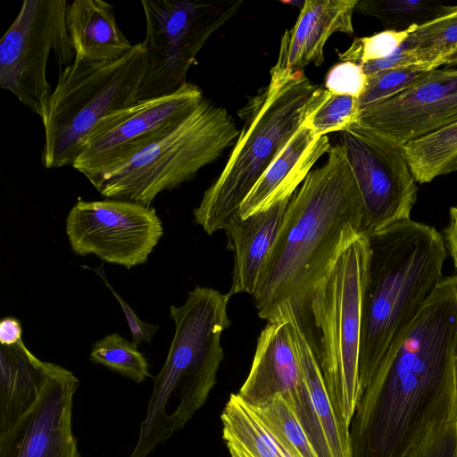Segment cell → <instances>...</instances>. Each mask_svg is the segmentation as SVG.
Listing matches in <instances>:
<instances>
[{"label": "cell", "mask_w": 457, "mask_h": 457, "mask_svg": "<svg viewBox=\"0 0 457 457\" xmlns=\"http://www.w3.org/2000/svg\"><path fill=\"white\" fill-rule=\"evenodd\" d=\"M66 24L77 60L110 62L134 45L119 28L114 6L103 0H75L68 4Z\"/></svg>", "instance_id": "20"}, {"label": "cell", "mask_w": 457, "mask_h": 457, "mask_svg": "<svg viewBox=\"0 0 457 457\" xmlns=\"http://www.w3.org/2000/svg\"><path fill=\"white\" fill-rule=\"evenodd\" d=\"M250 405L282 395L320 457H329L303 378L287 320H269L262 330L249 374L237 392Z\"/></svg>", "instance_id": "14"}, {"label": "cell", "mask_w": 457, "mask_h": 457, "mask_svg": "<svg viewBox=\"0 0 457 457\" xmlns=\"http://www.w3.org/2000/svg\"><path fill=\"white\" fill-rule=\"evenodd\" d=\"M340 139L362 199L361 233L370 237L411 219L418 187L403 145L361 120Z\"/></svg>", "instance_id": "11"}, {"label": "cell", "mask_w": 457, "mask_h": 457, "mask_svg": "<svg viewBox=\"0 0 457 457\" xmlns=\"http://www.w3.org/2000/svg\"><path fill=\"white\" fill-rule=\"evenodd\" d=\"M280 317L286 318L289 323L303 378L329 457H352L350 433L334 410L312 339L290 307L283 308L276 319Z\"/></svg>", "instance_id": "22"}, {"label": "cell", "mask_w": 457, "mask_h": 457, "mask_svg": "<svg viewBox=\"0 0 457 457\" xmlns=\"http://www.w3.org/2000/svg\"><path fill=\"white\" fill-rule=\"evenodd\" d=\"M239 135L228 111L204 97L121 165L88 179L105 199L151 206L161 192L192 179Z\"/></svg>", "instance_id": "6"}, {"label": "cell", "mask_w": 457, "mask_h": 457, "mask_svg": "<svg viewBox=\"0 0 457 457\" xmlns=\"http://www.w3.org/2000/svg\"><path fill=\"white\" fill-rule=\"evenodd\" d=\"M450 220L444 229V242L446 251L451 255L454 267L457 269V206L449 210Z\"/></svg>", "instance_id": "34"}, {"label": "cell", "mask_w": 457, "mask_h": 457, "mask_svg": "<svg viewBox=\"0 0 457 457\" xmlns=\"http://www.w3.org/2000/svg\"><path fill=\"white\" fill-rule=\"evenodd\" d=\"M359 120L402 145L457 121V68L429 71L395 96L361 112Z\"/></svg>", "instance_id": "16"}, {"label": "cell", "mask_w": 457, "mask_h": 457, "mask_svg": "<svg viewBox=\"0 0 457 457\" xmlns=\"http://www.w3.org/2000/svg\"><path fill=\"white\" fill-rule=\"evenodd\" d=\"M66 0H25L0 41V87L42 118L53 93L46 65L52 52L58 64L72 63L66 24Z\"/></svg>", "instance_id": "10"}, {"label": "cell", "mask_w": 457, "mask_h": 457, "mask_svg": "<svg viewBox=\"0 0 457 457\" xmlns=\"http://www.w3.org/2000/svg\"><path fill=\"white\" fill-rule=\"evenodd\" d=\"M367 82L368 76L360 64L342 61L327 73L325 88L336 94L359 99L366 89Z\"/></svg>", "instance_id": "32"}, {"label": "cell", "mask_w": 457, "mask_h": 457, "mask_svg": "<svg viewBox=\"0 0 457 457\" xmlns=\"http://www.w3.org/2000/svg\"><path fill=\"white\" fill-rule=\"evenodd\" d=\"M55 363L37 359L22 339L0 348V435L38 399Z\"/></svg>", "instance_id": "21"}, {"label": "cell", "mask_w": 457, "mask_h": 457, "mask_svg": "<svg viewBox=\"0 0 457 457\" xmlns=\"http://www.w3.org/2000/svg\"><path fill=\"white\" fill-rule=\"evenodd\" d=\"M369 237L370 261L359 358L360 395L387 350L443 277L447 251L432 226L411 219Z\"/></svg>", "instance_id": "3"}, {"label": "cell", "mask_w": 457, "mask_h": 457, "mask_svg": "<svg viewBox=\"0 0 457 457\" xmlns=\"http://www.w3.org/2000/svg\"><path fill=\"white\" fill-rule=\"evenodd\" d=\"M90 361L137 383L150 377L147 360L137 346L117 333L107 335L92 345Z\"/></svg>", "instance_id": "29"}, {"label": "cell", "mask_w": 457, "mask_h": 457, "mask_svg": "<svg viewBox=\"0 0 457 457\" xmlns=\"http://www.w3.org/2000/svg\"><path fill=\"white\" fill-rule=\"evenodd\" d=\"M403 151L417 182H431L457 170V121L403 145Z\"/></svg>", "instance_id": "24"}, {"label": "cell", "mask_w": 457, "mask_h": 457, "mask_svg": "<svg viewBox=\"0 0 457 457\" xmlns=\"http://www.w3.org/2000/svg\"><path fill=\"white\" fill-rule=\"evenodd\" d=\"M249 406L290 457H320L282 395H276L261 403Z\"/></svg>", "instance_id": "25"}, {"label": "cell", "mask_w": 457, "mask_h": 457, "mask_svg": "<svg viewBox=\"0 0 457 457\" xmlns=\"http://www.w3.org/2000/svg\"><path fill=\"white\" fill-rule=\"evenodd\" d=\"M204 97L197 86L187 82L170 95L137 100L111 112L87 134L72 167L90 179L121 165Z\"/></svg>", "instance_id": "12"}, {"label": "cell", "mask_w": 457, "mask_h": 457, "mask_svg": "<svg viewBox=\"0 0 457 457\" xmlns=\"http://www.w3.org/2000/svg\"><path fill=\"white\" fill-rule=\"evenodd\" d=\"M229 298L228 294L198 286L187 293L182 306H170L174 337L162 370L153 377L145 418L129 457H148L206 402L224 359L220 337L230 325Z\"/></svg>", "instance_id": "4"}, {"label": "cell", "mask_w": 457, "mask_h": 457, "mask_svg": "<svg viewBox=\"0 0 457 457\" xmlns=\"http://www.w3.org/2000/svg\"><path fill=\"white\" fill-rule=\"evenodd\" d=\"M358 98L317 87L314 91L302 125L320 136L344 131L359 120Z\"/></svg>", "instance_id": "28"}, {"label": "cell", "mask_w": 457, "mask_h": 457, "mask_svg": "<svg viewBox=\"0 0 457 457\" xmlns=\"http://www.w3.org/2000/svg\"><path fill=\"white\" fill-rule=\"evenodd\" d=\"M220 420L222 437L229 454L243 457H290L237 393L230 395Z\"/></svg>", "instance_id": "23"}, {"label": "cell", "mask_w": 457, "mask_h": 457, "mask_svg": "<svg viewBox=\"0 0 457 457\" xmlns=\"http://www.w3.org/2000/svg\"><path fill=\"white\" fill-rule=\"evenodd\" d=\"M230 457H243V456H240V455H238V454L231 453V454H230Z\"/></svg>", "instance_id": "37"}, {"label": "cell", "mask_w": 457, "mask_h": 457, "mask_svg": "<svg viewBox=\"0 0 457 457\" xmlns=\"http://www.w3.org/2000/svg\"><path fill=\"white\" fill-rule=\"evenodd\" d=\"M79 384L56 364L34 405L0 435V457H81L72 431Z\"/></svg>", "instance_id": "15"}, {"label": "cell", "mask_w": 457, "mask_h": 457, "mask_svg": "<svg viewBox=\"0 0 457 457\" xmlns=\"http://www.w3.org/2000/svg\"><path fill=\"white\" fill-rule=\"evenodd\" d=\"M370 261L369 237L358 234L341 249L315 288L309 314L319 330L316 355L342 425L349 431L360 397L359 358Z\"/></svg>", "instance_id": "7"}, {"label": "cell", "mask_w": 457, "mask_h": 457, "mask_svg": "<svg viewBox=\"0 0 457 457\" xmlns=\"http://www.w3.org/2000/svg\"><path fill=\"white\" fill-rule=\"evenodd\" d=\"M290 198L245 219L236 213L225 226L228 249L234 253L232 283L227 293L230 297L241 293L254 294Z\"/></svg>", "instance_id": "19"}, {"label": "cell", "mask_w": 457, "mask_h": 457, "mask_svg": "<svg viewBox=\"0 0 457 457\" xmlns=\"http://www.w3.org/2000/svg\"><path fill=\"white\" fill-rule=\"evenodd\" d=\"M22 328L20 321L13 317H4L0 322L1 345H13L21 340Z\"/></svg>", "instance_id": "35"}, {"label": "cell", "mask_w": 457, "mask_h": 457, "mask_svg": "<svg viewBox=\"0 0 457 457\" xmlns=\"http://www.w3.org/2000/svg\"><path fill=\"white\" fill-rule=\"evenodd\" d=\"M363 204L344 148L332 145L326 162L292 195L281 228L253 295L260 318L275 320L290 307L304 323L312 295L332 262L361 233Z\"/></svg>", "instance_id": "2"}, {"label": "cell", "mask_w": 457, "mask_h": 457, "mask_svg": "<svg viewBox=\"0 0 457 457\" xmlns=\"http://www.w3.org/2000/svg\"><path fill=\"white\" fill-rule=\"evenodd\" d=\"M445 67H455L457 66V54L451 56L445 62Z\"/></svg>", "instance_id": "36"}, {"label": "cell", "mask_w": 457, "mask_h": 457, "mask_svg": "<svg viewBox=\"0 0 457 457\" xmlns=\"http://www.w3.org/2000/svg\"><path fill=\"white\" fill-rule=\"evenodd\" d=\"M331 146L327 135H317L302 125L246 195L238 216L245 219L290 198Z\"/></svg>", "instance_id": "18"}, {"label": "cell", "mask_w": 457, "mask_h": 457, "mask_svg": "<svg viewBox=\"0 0 457 457\" xmlns=\"http://www.w3.org/2000/svg\"><path fill=\"white\" fill-rule=\"evenodd\" d=\"M457 5L428 0H359L355 12L377 18L385 30L403 31L445 15Z\"/></svg>", "instance_id": "26"}, {"label": "cell", "mask_w": 457, "mask_h": 457, "mask_svg": "<svg viewBox=\"0 0 457 457\" xmlns=\"http://www.w3.org/2000/svg\"><path fill=\"white\" fill-rule=\"evenodd\" d=\"M418 26L403 31L383 30L368 37L355 38L344 52L338 53L339 60L364 63L384 59L394 54Z\"/></svg>", "instance_id": "31"}, {"label": "cell", "mask_w": 457, "mask_h": 457, "mask_svg": "<svg viewBox=\"0 0 457 457\" xmlns=\"http://www.w3.org/2000/svg\"><path fill=\"white\" fill-rule=\"evenodd\" d=\"M403 45L413 49L421 62L432 69L445 65L457 54V8L417 27Z\"/></svg>", "instance_id": "27"}, {"label": "cell", "mask_w": 457, "mask_h": 457, "mask_svg": "<svg viewBox=\"0 0 457 457\" xmlns=\"http://www.w3.org/2000/svg\"><path fill=\"white\" fill-rule=\"evenodd\" d=\"M456 457H457V453H456Z\"/></svg>", "instance_id": "38"}, {"label": "cell", "mask_w": 457, "mask_h": 457, "mask_svg": "<svg viewBox=\"0 0 457 457\" xmlns=\"http://www.w3.org/2000/svg\"><path fill=\"white\" fill-rule=\"evenodd\" d=\"M96 272L104 279L105 285L109 287L112 295L119 302L129 328L132 334V343L138 346L142 343H151L153 336L158 329V325L146 323L141 320L129 305L121 298V296L111 287L103 271L102 267L96 270Z\"/></svg>", "instance_id": "33"}, {"label": "cell", "mask_w": 457, "mask_h": 457, "mask_svg": "<svg viewBox=\"0 0 457 457\" xmlns=\"http://www.w3.org/2000/svg\"><path fill=\"white\" fill-rule=\"evenodd\" d=\"M66 233L74 253H92L129 270L146 262L163 228L152 206L114 199L79 200L67 216Z\"/></svg>", "instance_id": "13"}, {"label": "cell", "mask_w": 457, "mask_h": 457, "mask_svg": "<svg viewBox=\"0 0 457 457\" xmlns=\"http://www.w3.org/2000/svg\"><path fill=\"white\" fill-rule=\"evenodd\" d=\"M352 457H456L457 301L433 295L361 392Z\"/></svg>", "instance_id": "1"}, {"label": "cell", "mask_w": 457, "mask_h": 457, "mask_svg": "<svg viewBox=\"0 0 457 457\" xmlns=\"http://www.w3.org/2000/svg\"><path fill=\"white\" fill-rule=\"evenodd\" d=\"M304 74L270 80L238 112L244 120L228 159L194 210L208 235L224 229L251 189L302 126L317 89Z\"/></svg>", "instance_id": "5"}, {"label": "cell", "mask_w": 457, "mask_h": 457, "mask_svg": "<svg viewBox=\"0 0 457 457\" xmlns=\"http://www.w3.org/2000/svg\"><path fill=\"white\" fill-rule=\"evenodd\" d=\"M242 1L206 3L142 0L145 17V71L137 100L170 95L187 81V71L209 37L240 9Z\"/></svg>", "instance_id": "9"}, {"label": "cell", "mask_w": 457, "mask_h": 457, "mask_svg": "<svg viewBox=\"0 0 457 457\" xmlns=\"http://www.w3.org/2000/svg\"><path fill=\"white\" fill-rule=\"evenodd\" d=\"M359 0H305L296 22L281 37L270 80L287 79L310 64L320 66L324 47L337 32H354L353 14Z\"/></svg>", "instance_id": "17"}, {"label": "cell", "mask_w": 457, "mask_h": 457, "mask_svg": "<svg viewBox=\"0 0 457 457\" xmlns=\"http://www.w3.org/2000/svg\"><path fill=\"white\" fill-rule=\"evenodd\" d=\"M145 52L137 43L122 57L88 62L74 59L59 76L41 118L45 168L72 166L87 134L104 116L137 101Z\"/></svg>", "instance_id": "8"}, {"label": "cell", "mask_w": 457, "mask_h": 457, "mask_svg": "<svg viewBox=\"0 0 457 457\" xmlns=\"http://www.w3.org/2000/svg\"><path fill=\"white\" fill-rule=\"evenodd\" d=\"M431 69L422 64L396 67L368 76L367 87L358 99L362 112L381 104L420 80Z\"/></svg>", "instance_id": "30"}]
</instances>
